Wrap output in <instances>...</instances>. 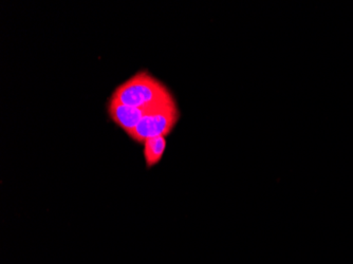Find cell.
I'll return each instance as SVG.
<instances>
[{
  "label": "cell",
  "mask_w": 353,
  "mask_h": 264,
  "mask_svg": "<svg viewBox=\"0 0 353 264\" xmlns=\"http://www.w3.org/2000/svg\"><path fill=\"white\" fill-rule=\"evenodd\" d=\"M179 118V109L176 102L150 109L137 125L130 138L136 142L144 143L154 136H168Z\"/></svg>",
  "instance_id": "7a4b0ae2"
},
{
  "label": "cell",
  "mask_w": 353,
  "mask_h": 264,
  "mask_svg": "<svg viewBox=\"0 0 353 264\" xmlns=\"http://www.w3.org/2000/svg\"><path fill=\"white\" fill-rule=\"evenodd\" d=\"M143 145H144L143 154L145 159L146 167H154L161 162L166 150V136H160L148 139Z\"/></svg>",
  "instance_id": "277c9868"
},
{
  "label": "cell",
  "mask_w": 353,
  "mask_h": 264,
  "mask_svg": "<svg viewBox=\"0 0 353 264\" xmlns=\"http://www.w3.org/2000/svg\"><path fill=\"white\" fill-rule=\"evenodd\" d=\"M107 110L110 120L130 136L148 111L144 108L130 106L112 100L109 101Z\"/></svg>",
  "instance_id": "3957f363"
},
{
  "label": "cell",
  "mask_w": 353,
  "mask_h": 264,
  "mask_svg": "<svg viewBox=\"0 0 353 264\" xmlns=\"http://www.w3.org/2000/svg\"><path fill=\"white\" fill-rule=\"evenodd\" d=\"M110 100L146 110L176 102L168 87L148 71H139L117 87Z\"/></svg>",
  "instance_id": "6da1fadb"
}]
</instances>
